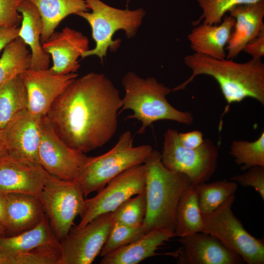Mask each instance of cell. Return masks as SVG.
Returning a JSON list of instances; mask_svg holds the SVG:
<instances>
[{
	"label": "cell",
	"instance_id": "277c9868",
	"mask_svg": "<svg viewBox=\"0 0 264 264\" xmlns=\"http://www.w3.org/2000/svg\"><path fill=\"white\" fill-rule=\"evenodd\" d=\"M122 85L125 95L122 98L120 113L126 110L132 111L128 119H135L141 123L138 131L139 134L154 122L170 120L185 125H191L194 121L192 113L181 111L169 103L166 96L173 91L155 78H142L132 72L123 78Z\"/></svg>",
	"mask_w": 264,
	"mask_h": 264
},
{
	"label": "cell",
	"instance_id": "8fae6325",
	"mask_svg": "<svg viewBox=\"0 0 264 264\" xmlns=\"http://www.w3.org/2000/svg\"><path fill=\"white\" fill-rule=\"evenodd\" d=\"M40 129L39 164L48 174L59 179L76 180L88 157L61 139L45 115L41 118Z\"/></svg>",
	"mask_w": 264,
	"mask_h": 264
},
{
	"label": "cell",
	"instance_id": "7a4b0ae2",
	"mask_svg": "<svg viewBox=\"0 0 264 264\" xmlns=\"http://www.w3.org/2000/svg\"><path fill=\"white\" fill-rule=\"evenodd\" d=\"M184 62L192 74L173 91L184 89L196 77L205 75L218 83L227 103L224 113L231 104L247 98L264 105V64L261 59L252 58L245 63H237L232 59H217L194 53L186 56Z\"/></svg>",
	"mask_w": 264,
	"mask_h": 264
},
{
	"label": "cell",
	"instance_id": "44dd1931",
	"mask_svg": "<svg viewBox=\"0 0 264 264\" xmlns=\"http://www.w3.org/2000/svg\"><path fill=\"white\" fill-rule=\"evenodd\" d=\"M18 11L22 16L19 37L29 47L31 54L30 69L34 70L47 69L50 56L43 48L41 41L43 22L35 6L29 0H24L20 4Z\"/></svg>",
	"mask_w": 264,
	"mask_h": 264
},
{
	"label": "cell",
	"instance_id": "d6986e66",
	"mask_svg": "<svg viewBox=\"0 0 264 264\" xmlns=\"http://www.w3.org/2000/svg\"><path fill=\"white\" fill-rule=\"evenodd\" d=\"M235 24V19L225 15L218 24L202 23L195 26L188 39L195 53L217 59H224L225 50Z\"/></svg>",
	"mask_w": 264,
	"mask_h": 264
},
{
	"label": "cell",
	"instance_id": "1f68e13d",
	"mask_svg": "<svg viewBox=\"0 0 264 264\" xmlns=\"http://www.w3.org/2000/svg\"><path fill=\"white\" fill-rule=\"evenodd\" d=\"M262 0H197L202 11L200 17L192 24L203 23L209 24L220 23L225 14L234 7L240 5L252 4Z\"/></svg>",
	"mask_w": 264,
	"mask_h": 264
},
{
	"label": "cell",
	"instance_id": "83f0119b",
	"mask_svg": "<svg viewBox=\"0 0 264 264\" xmlns=\"http://www.w3.org/2000/svg\"><path fill=\"white\" fill-rule=\"evenodd\" d=\"M238 188L234 181L225 179L196 185L198 202L202 214L210 213L218 209Z\"/></svg>",
	"mask_w": 264,
	"mask_h": 264
},
{
	"label": "cell",
	"instance_id": "8d00e7d4",
	"mask_svg": "<svg viewBox=\"0 0 264 264\" xmlns=\"http://www.w3.org/2000/svg\"><path fill=\"white\" fill-rule=\"evenodd\" d=\"M243 51L251 56L252 59H262L264 56V30L249 42Z\"/></svg>",
	"mask_w": 264,
	"mask_h": 264
},
{
	"label": "cell",
	"instance_id": "f546056e",
	"mask_svg": "<svg viewBox=\"0 0 264 264\" xmlns=\"http://www.w3.org/2000/svg\"><path fill=\"white\" fill-rule=\"evenodd\" d=\"M3 256L6 264H61L60 242L41 246L26 252Z\"/></svg>",
	"mask_w": 264,
	"mask_h": 264
},
{
	"label": "cell",
	"instance_id": "4dcf8cb0",
	"mask_svg": "<svg viewBox=\"0 0 264 264\" xmlns=\"http://www.w3.org/2000/svg\"><path fill=\"white\" fill-rule=\"evenodd\" d=\"M146 213L145 192L132 197L112 212V222L132 227L143 225Z\"/></svg>",
	"mask_w": 264,
	"mask_h": 264
},
{
	"label": "cell",
	"instance_id": "e0dca14e",
	"mask_svg": "<svg viewBox=\"0 0 264 264\" xmlns=\"http://www.w3.org/2000/svg\"><path fill=\"white\" fill-rule=\"evenodd\" d=\"M25 109L17 114L3 129L8 154L39 163L40 121Z\"/></svg>",
	"mask_w": 264,
	"mask_h": 264
},
{
	"label": "cell",
	"instance_id": "ba28073f",
	"mask_svg": "<svg viewBox=\"0 0 264 264\" xmlns=\"http://www.w3.org/2000/svg\"><path fill=\"white\" fill-rule=\"evenodd\" d=\"M161 161L169 170L185 175L192 184L206 182L215 172L219 157L217 146L204 139L197 148L189 149L181 144L178 132L168 129L164 134Z\"/></svg>",
	"mask_w": 264,
	"mask_h": 264
},
{
	"label": "cell",
	"instance_id": "9a60e30c",
	"mask_svg": "<svg viewBox=\"0 0 264 264\" xmlns=\"http://www.w3.org/2000/svg\"><path fill=\"white\" fill-rule=\"evenodd\" d=\"M47 174L39 164L7 154L0 157V192L39 198Z\"/></svg>",
	"mask_w": 264,
	"mask_h": 264
},
{
	"label": "cell",
	"instance_id": "ffe728a7",
	"mask_svg": "<svg viewBox=\"0 0 264 264\" xmlns=\"http://www.w3.org/2000/svg\"><path fill=\"white\" fill-rule=\"evenodd\" d=\"M176 237L174 232L154 229L135 241L104 256L101 264H137L160 255L156 251L165 242Z\"/></svg>",
	"mask_w": 264,
	"mask_h": 264
},
{
	"label": "cell",
	"instance_id": "836d02e7",
	"mask_svg": "<svg viewBox=\"0 0 264 264\" xmlns=\"http://www.w3.org/2000/svg\"><path fill=\"white\" fill-rule=\"evenodd\" d=\"M243 187H251L264 199V167L255 166L247 169L245 172L230 178Z\"/></svg>",
	"mask_w": 264,
	"mask_h": 264
},
{
	"label": "cell",
	"instance_id": "9c48e42d",
	"mask_svg": "<svg viewBox=\"0 0 264 264\" xmlns=\"http://www.w3.org/2000/svg\"><path fill=\"white\" fill-rule=\"evenodd\" d=\"M84 195L77 180L59 179L47 174L39 198L57 239H64L82 211Z\"/></svg>",
	"mask_w": 264,
	"mask_h": 264
},
{
	"label": "cell",
	"instance_id": "603a6c76",
	"mask_svg": "<svg viewBox=\"0 0 264 264\" xmlns=\"http://www.w3.org/2000/svg\"><path fill=\"white\" fill-rule=\"evenodd\" d=\"M44 213L34 227L9 237L0 236V254L8 255L26 252L41 246L59 242Z\"/></svg>",
	"mask_w": 264,
	"mask_h": 264
},
{
	"label": "cell",
	"instance_id": "3957f363",
	"mask_svg": "<svg viewBox=\"0 0 264 264\" xmlns=\"http://www.w3.org/2000/svg\"><path fill=\"white\" fill-rule=\"evenodd\" d=\"M144 165L146 213L142 226L147 232L154 229L174 232L177 205L184 190L192 184L184 174L167 169L157 151L153 150Z\"/></svg>",
	"mask_w": 264,
	"mask_h": 264
},
{
	"label": "cell",
	"instance_id": "7402d4cb",
	"mask_svg": "<svg viewBox=\"0 0 264 264\" xmlns=\"http://www.w3.org/2000/svg\"><path fill=\"white\" fill-rule=\"evenodd\" d=\"M7 230L20 233L36 226L45 213L40 198L18 193H6Z\"/></svg>",
	"mask_w": 264,
	"mask_h": 264
},
{
	"label": "cell",
	"instance_id": "5bb4252c",
	"mask_svg": "<svg viewBox=\"0 0 264 264\" xmlns=\"http://www.w3.org/2000/svg\"><path fill=\"white\" fill-rule=\"evenodd\" d=\"M20 76L27 91V110L33 115L41 118L46 115L54 101L78 75L76 73L58 75L51 73L48 69H29Z\"/></svg>",
	"mask_w": 264,
	"mask_h": 264
},
{
	"label": "cell",
	"instance_id": "6da1fadb",
	"mask_svg": "<svg viewBox=\"0 0 264 264\" xmlns=\"http://www.w3.org/2000/svg\"><path fill=\"white\" fill-rule=\"evenodd\" d=\"M122 105L119 90L112 82L103 74L90 72L75 79L45 116L61 139L85 154L113 137Z\"/></svg>",
	"mask_w": 264,
	"mask_h": 264
},
{
	"label": "cell",
	"instance_id": "cb8c5ba5",
	"mask_svg": "<svg viewBox=\"0 0 264 264\" xmlns=\"http://www.w3.org/2000/svg\"><path fill=\"white\" fill-rule=\"evenodd\" d=\"M37 8L43 22L42 44L46 42L60 23L71 14L88 11L85 0H29Z\"/></svg>",
	"mask_w": 264,
	"mask_h": 264
},
{
	"label": "cell",
	"instance_id": "f35d334b",
	"mask_svg": "<svg viewBox=\"0 0 264 264\" xmlns=\"http://www.w3.org/2000/svg\"><path fill=\"white\" fill-rule=\"evenodd\" d=\"M6 201L5 193L0 192V224L6 227Z\"/></svg>",
	"mask_w": 264,
	"mask_h": 264
},
{
	"label": "cell",
	"instance_id": "52a82bcc",
	"mask_svg": "<svg viewBox=\"0 0 264 264\" xmlns=\"http://www.w3.org/2000/svg\"><path fill=\"white\" fill-rule=\"evenodd\" d=\"M235 195L218 209L202 214V232L217 238L228 248L239 255L247 264H264V241L250 234L232 210Z\"/></svg>",
	"mask_w": 264,
	"mask_h": 264
},
{
	"label": "cell",
	"instance_id": "4fadbf2b",
	"mask_svg": "<svg viewBox=\"0 0 264 264\" xmlns=\"http://www.w3.org/2000/svg\"><path fill=\"white\" fill-rule=\"evenodd\" d=\"M181 247L170 253L180 264H242L238 254L215 237L200 232L180 237Z\"/></svg>",
	"mask_w": 264,
	"mask_h": 264
},
{
	"label": "cell",
	"instance_id": "74e56055",
	"mask_svg": "<svg viewBox=\"0 0 264 264\" xmlns=\"http://www.w3.org/2000/svg\"><path fill=\"white\" fill-rule=\"evenodd\" d=\"M20 27H0V52L6 45L19 36Z\"/></svg>",
	"mask_w": 264,
	"mask_h": 264
},
{
	"label": "cell",
	"instance_id": "2e32d148",
	"mask_svg": "<svg viewBox=\"0 0 264 264\" xmlns=\"http://www.w3.org/2000/svg\"><path fill=\"white\" fill-rule=\"evenodd\" d=\"M88 43L87 36L67 26L61 31H54L42 44L44 49L52 59L53 65L48 70L58 75L76 73L80 67L78 59L89 49Z\"/></svg>",
	"mask_w": 264,
	"mask_h": 264
},
{
	"label": "cell",
	"instance_id": "7c38bea8",
	"mask_svg": "<svg viewBox=\"0 0 264 264\" xmlns=\"http://www.w3.org/2000/svg\"><path fill=\"white\" fill-rule=\"evenodd\" d=\"M112 223V212L100 215L82 227L71 228L60 241L61 264H90L100 254Z\"/></svg>",
	"mask_w": 264,
	"mask_h": 264
},
{
	"label": "cell",
	"instance_id": "d590c367",
	"mask_svg": "<svg viewBox=\"0 0 264 264\" xmlns=\"http://www.w3.org/2000/svg\"><path fill=\"white\" fill-rule=\"evenodd\" d=\"M178 136L181 144L186 148H197L201 146L204 141L202 133L197 130L178 132Z\"/></svg>",
	"mask_w": 264,
	"mask_h": 264
},
{
	"label": "cell",
	"instance_id": "484cf974",
	"mask_svg": "<svg viewBox=\"0 0 264 264\" xmlns=\"http://www.w3.org/2000/svg\"><path fill=\"white\" fill-rule=\"evenodd\" d=\"M31 54L19 36L7 44L0 58V87L30 69Z\"/></svg>",
	"mask_w": 264,
	"mask_h": 264
},
{
	"label": "cell",
	"instance_id": "60d3db41",
	"mask_svg": "<svg viewBox=\"0 0 264 264\" xmlns=\"http://www.w3.org/2000/svg\"><path fill=\"white\" fill-rule=\"evenodd\" d=\"M7 230L6 227L1 224H0V236H2Z\"/></svg>",
	"mask_w": 264,
	"mask_h": 264
},
{
	"label": "cell",
	"instance_id": "4316f807",
	"mask_svg": "<svg viewBox=\"0 0 264 264\" xmlns=\"http://www.w3.org/2000/svg\"><path fill=\"white\" fill-rule=\"evenodd\" d=\"M26 89L20 75L0 87V130L19 113L27 109Z\"/></svg>",
	"mask_w": 264,
	"mask_h": 264
},
{
	"label": "cell",
	"instance_id": "d4e9b609",
	"mask_svg": "<svg viewBox=\"0 0 264 264\" xmlns=\"http://www.w3.org/2000/svg\"><path fill=\"white\" fill-rule=\"evenodd\" d=\"M202 213L199 207L196 185L190 184L182 194L176 211V236L181 237L202 232Z\"/></svg>",
	"mask_w": 264,
	"mask_h": 264
},
{
	"label": "cell",
	"instance_id": "30bf717a",
	"mask_svg": "<svg viewBox=\"0 0 264 264\" xmlns=\"http://www.w3.org/2000/svg\"><path fill=\"white\" fill-rule=\"evenodd\" d=\"M145 180L144 164L133 166L112 179L95 196L85 199L77 226L83 227L98 216L113 212L129 198L144 192Z\"/></svg>",
	"mask_w": 264,
	"mask_h": 264
},
{
	"label": "cell",
	"instance_id": "ab89813d",
	"mask_svg": "<svg viewBox=\"0 0 264 264\" xmlns=\"http://www.w3.org/2000/svg\"><path fill=\"white\" fill-rule=\"evenodd\" d=\"M8 154L3 130H0V157Z\"/></svg>",
	"mask_w": 264,
	"mask_h": 264
},
{
	"label": "cell",
	"instance_id": "5b68a950",
	"mask_svg": "<svg viewBox=\"0 0 264 264\" xmlns=\"http://www.w3.org/2000/svg\"><path fill=\"white\" fill-rule=\"evenodd\" d=\"M153 151L149 145L134 147L131 132L127 131L122 133L108 152L99 156L88 157L76 180L84 197L98 191L127 169L144 164Z\"/></svg>",
	"mask_w": 264,
	"mask_h": 264
},
{
	"label": "cell",
	"instance_id": "ac0fdd59",
	"mask_svg": "<svg viewBox=\"0 0 264 264\" xmlns=\"http://www.w3.org/2000/svg\"><path fill=\"white\" fill-rule=\"evenodd\" d=\"M228 12L234 18L235 24L226 47V58L233 59L264 30V0L236 6Z\"/></svg>",
	"mask_w": 264,
	"mask_h": 264
},
{
	"label": "cell",
	"instance_id": "d6a6232c",
	"mask_svg": "<svg viewBox=\"0 0 264 264\" xmlns=\"http://www.w3.org/2000/svg\"><path fill=\"white\" fill-rule=\"evenodd\" d=\"M146 233L142 225L132 227L112 222L108 238L100 255L103 257L135 241Z\"/></svg>",
	"mask_w": 264,
	"mask_h": 264
},
{
	"label": "cell",
	"instance_id": "e575fe53",
	"mask_svg": "<svg viewBox=\"0 0 264 264\" xmlns=\"http://www.w3.org/2000/svg\"><path fill=\"white\" fill-rule=\"evenodd\" d=\"M24 0H0V27H18L22 21L18 11L20 4Z\"/></svg>",
	"mask_w": 264,
	"mask_h": 264
},
{
	"label": "cell",
	"instance_id": "b9f144b4",
	"mask_svg": "<svg viewBox=\"0 0 264 264\" xmlns=\"http://www.w3.org/2000/svg\"><path fill=\"white\" fill-rule=\"evenodd\" d=\"M0 264H5L4 257L0 254Z\"/></svg>",
	"mask_w": 264,
	"mask_h": 264
},
{
	"label": "cell",
	"instance_id": "8992f818",
	"mask_svg": "<svg viewBox=\"0 0 264 264\" xmlns=\"http://www.w3.org/2000/svg\"><path fill=\"white\" fill-rule=\"evenodd\" d=\"M91 12H81L77 15L84 19L91 29L95 46L83 52V59L91 55L98 56L103 61L108 49L115 51L121 40H113L114 34L119 30L125 31L128 38L133 37L141 24L145 13L143 9L123 10L112 7L100 0H85Z\"/></svg>",
	"mask_w": 264,
	"mask_h": 264
},
{
	"label": "cell",
	"instance_id": "f1b7e54d",
	"mask_svg": "<svg viewBox=\"0 0 264 264\" xmlns=\"http://www.w3.org/2000/svg\"><path fill=\"white\" fill-rule=\"evenodd\" d=\"M229 154L235 162L246 170L255 166L264 167V132L254 141L234 140L232 141Z\"/></svg>",
	"mask_w": 264,
	"mask_h": 264
}]
</instances>
